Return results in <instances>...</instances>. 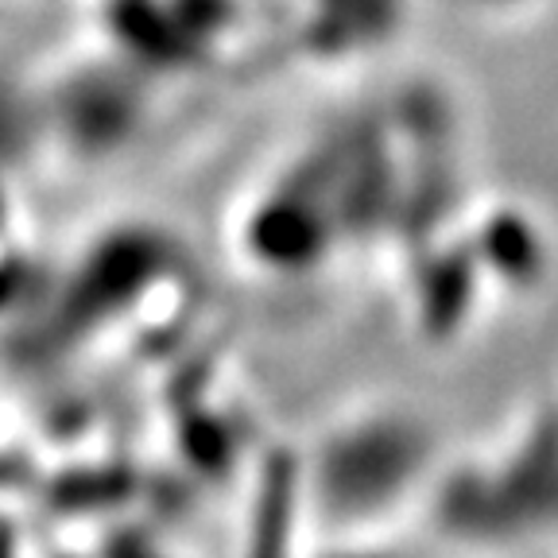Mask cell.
Returning a JSON list of instances; mask_svg holds the SVG:
<instances>
[{
  "mask_svg": "<svg viewBox=\"0 0 558 558\" xmlns=\"http://www.w3.org/2000/svg\"><path fill=\"white\" fill-rule=\"evenodd\" d=\"M174 264V244L151 229H121L105 236L70 276L66 291L51 303L35 330H27L24 357L54 361L78 349L89 333L113 326L159 276Z\"/></svg>",
  "mask_w": 558,
  "mask_h": 558,
  "instance_id": "1",
  "label": "cell"
},
{
  "mask_svg": "<svg viewBox=\"0 0 558 558\" xmlns=\"http://www.w3.org/2000/svg\"><path fill=\"white\" fill-rule=\"evenodd\" d=\"M427 430L400 415L345 427L318 458V493L338 520H365L396 505L427 465Z\"/></svg>",
  "mask_w": 558,
  "mask_h": 558,
  "instance_id": "2",
  "label": "cell"
},
{
  "mask_svg": "<svg viewBox=\"0 0 558 558\" xmlns=\"http://www.w3.org/2000/svg\"><path fill=\"white\" fill-rule=\"evenodd\" d=\"M101 32L117 51H140L132 66L191 74L221 66L248 27L241 0H101Z\"/></svg>",
  "mask_w": 558,
  "mask_h": 558,
  "instance_id": "3",
  "label": "cell"
},
{
  "mask_svg": "<svg viewBox=\"0 0 558 558\" xmlns=\"http://www.w3.org/2000/svg\"><path fill=\"white\" fill-rule=\"evenodd\" d=\"M555 430L543 418L500 473L465 470L446 481L438 515L453 535L500 543L543 527L555 512Z\"/></svg>",
  "mask_w": 558,
  "mask_h": 558,
  "instance_id": "4",
  "label": "cell"
},
{
  "mask_svg": "<svg viewBox=\"0 0 558 558\" xmlns=\"http://www.w3.org/2000/svg\"><path fill=\"white\" fill-rule=\"evenodd\" d=\"M403 0H306L295 20V39L311 59L333 62L353 51H376L400 32Z\"/></svg>",
  "mask_w": 558,
  "mask_h": 558,
  "instance_id": "5",
  "label": "cell"
},
{
  "mask_svg": "<svg viewBox=\"0 0 558 558\" xmlns=\"http://www.w3.org/2000/svg\"><path fill=\"white\" fill-rule=\"evenodd\" d=\"M295 508H299V462L291 450H276L264 462L248 558H291Z\"/></svg>",
  "mask_w": 558,
  "mask_h": 558,
  "instance_id": "6",
  "label": "cell"
},
{
  "mask_svg": "<svg viewBox=\"0 0 558 558\" xmlns=\"http://www.w3.org/2000/svg\"><path fill=\"white\" fill-rule=\"evenodd\" d=\"M477 256L473 248H453L430 264L423 288H418V318L427 338H450L465 323L477 288Z\"/></svg>",
  "mask_w": 558,
  "mask_h": 558,
  "instance_id": "7",
  "label": "cell"
},
{
  "mask_svg": "<svg viewBox=\"0 0 558 558\" xmlns=\"http://www.w3.org/2000/svg\"><path fill=\"white\" fill-rule=\"evenodd\" d=\"M136 473L124 465H82V470H66L47 485V505L54 512L66 515H89V512H109L121 508L136 497Z\"/></svg>",
  "mask_w": 558,
  "mask_h": 558,
  "instance_id": "8",
  "label": "cell"
},
{
  "mask_svg": "<svg viewBox=\"0 0 558 558\" xmlns=\"http://www.w3.org/2000/svg\"><path fill=\"white\" fill-rule=\"evenodd\" d=\"M473 256H481L488 268H497L515 288H532L543 268V244L532 221L520 214H493L488 226L481 229Z\"/></svg>",
  "mask_w": 558,
  "mask_h": 558,
  "instance_id": "9",
  "label": "cell"
},
{
  "mask_svg": "<svg viewBox=\"0 0 558 558\" xmlns=\"http://www.w3.org/2000/svg\"><path fill=\"white\" fill-rule=\"evenodd\" d=\"M179 450L191 462V470L209 473V477H221L236 462L233 430L226 427V418L209 411H186L179 418Z\"/></svg>",
  "mask_w": 558,
  "mask_h": 558,
  "instance_id": "10",
  "label": "cell"
},
{
  "mask_svg": "<svg viewBox=\"0 0 558 558\" xmlns=\"http://www.w3.org/2000/svg\"><path fill=\"white\" fill-rule=\"evenodd\" d=\"M450 4H458V9H465V12H477V16H488V20H505V16H523L535 0H450Z\"/></svg>",
  "mask_w": 558,
  "mask_h": 558,
  "instance_id": "11",
  "label": "cell"
},
{
  "mask_svg": "<svg viewBox=\"0 0 558 558\" xmlns=\"http://www.w3.org/2000/svg\"><path fill=\"white\" fill-rule=\"evenodd\" d=\"M101 558H163V555L151 550L144 539H136V535H117V539L105 547Z\"/></svg>",
  "mask_w": 558,
  "mask_h": 558,
  "instance_id": "12",
  "label": "cell"
},
{
  "mask_svg": "<svg viewBox=\"0 0 558 558\" xmlns=\"http://www.w3.org/2000/svg\"><path fill=\"white\" fill-rule=\"evenodd\" d=\"M0 558H16V539H12V532L0 523Z\"/></svg>",
  "mask_w": 558,
  "mask_h": 558,
  "instance_id": "13",
  "label": "cell"
}]
</instances>
